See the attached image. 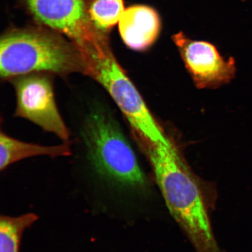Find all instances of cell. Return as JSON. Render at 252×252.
<instances>
[{"label":"cell","mask_w":252,"mask_h":252,"mask_svg":"<svg viewBox=\"0 0 252 252\" xmlns=\"http://www.w3.org/2000/svg\"><path fill=\"white\" fill-rule=\"evenodd\" d=\"M160 25L159 16L155 9L136 5L126 9L119 22V30L126 46L136 51H144L156 42Z\"/></svg>","instance_id":"obj_8"},{"label":"cell","mask_w":252,"mask_h":252,"mask_svg":"<svg viewBox=\"0 0 252 252\" xmlns=\"http://www.w3.org/2000/svg\"><path fill=\"white\" fill-rule=\"evenodd\" d=\"M125 11L124 0H91L88 6L91 21L104 33L119 23Z\"/></svg>","instance_id":"obj_11"},{"label":"cell","mask_w":252,"mask_h":252,"mask_svg":"<svg viewBox=\"0 0 252 252\" xmlns=\"http://www.w3.org/2000/svg\"><path fill=\"white\" fill-rule=\"evenodd\" d=\"M70 142H64L59 146H46L26 143L0 134V170L5 171L9 166L30 158L46 156L51 158L68 157L71 155Z\"/></svg>","instance_id":"obj_9"},{"label":"cell","mask_w":252,"mask_h":252,"mask_svg":"<svg viewBox=\"0 0 252 252\" xmlns=\"http://www.w3.org/2000/svg\"><path fill=\"white\" fill-rule=\"evenodd\" d=\"M83 57L76 46L55 33L39 29L9 31L0 41V75L11 80L33 73L66 76L85 75Z\"/></svg>","instance_id":"obj_3"},{"label":"cell","mask_w":252,"mask_h":252,"mask_svg":"<svg viewBox=\"0 0 252 252\" xmlns=\"http://www.w3.org/2000/svg\"><path fill=\"white\" fill-rule=\"evenodd\" d=\"M81 137L89 176L106 197L146 187V176L133 149L117 122L106 110L96 108L90 113Z\"/></svg>","instance_id":"obj_2"},{"label":"cell","mask_w":252,"mask_h":252,"mask_svg":"<svg viewBox=\"0 0 252 252\" xmlns=\"http://www.w3.org/2000/svg\"><path fill=\"white\" fill-rule=\"evenodd\" d=\"M39 217L29 213L23 215L0 217V252H20L24 232L34 224Z\"/></svg>","instance_id":"obj_10"},{"label":"cell","mask_w":252,"mask_h":252,"mask_svg":"<svg viewBox=\"0 0 252 252\" xmlns=\"http://www.w3.org/2000/svg\"><path fill=\"white\" fill-rule=\"evenodd\" d=\"M172 40L198 88L219 87L234 78V59L223 58L212 43L191 39L182 32L173 34Z\"/></svg>","instance_id":"obj_7"},{"label":"cell","mask_w":252,"mask_h":252,"mask_svg":"<svg viewBox=\"0 0 252 252\" xmlns=\"http://www.w3.org/2000/svg\"><path fill=\"white\" fill-rule=\"evenodd\" d=\"M171 215L196 252H223L214 235L196 178L174 145L141 141Z\"/></svg>","instance_id":"obj_1"},{"label":"cell","mask_w":252,"mask_h":252,"mask_svg":"<svg viewBox=\"0 0 252 252\" xmlns=\"http://www.w3.org/2000/svg\"><path fill=\"white\" fill-rule=\"evenodd\" d=\"M39 23L64 34L77 48L102 35L91 21L85 0H24Z\"/></svg>","instance_id":"obj_6"},{"label":"cell","mask_w":252,"mask_h":252,"mask_svg":"<svg viewBox=\"0 0 252 252\" xmlns=\"http://www.w3.org/2000/svg\"><path fill=\"white\" fill-rule=\"evenodd\" d=\"M242 1H245V0H242Z\"/></svg>","instance_id":"obj_12"},{"label":"cell","mask_w":252,"mask_h":252,"mask_svg":"<svg viewBox=\"0 0 252 252\" xmlns=\"http://www.w3.org/2000/svg\"><path fill=\"white\" fill-rule=\"evenodd\" d=\"M79 51L84 60L85 75L94 79L108 92L141 141L165 144L171 142L119 64L106 36Z\"/></svg>","instance_id":"obj_4"},{"label":"cell","mask_w":252,"mask_h":252,"mask_svg":"<svg viewBox=\"0 0 252 252\" xmlns=\"http://www.w3.org/2000/svg\"><path fill=\"white\" fill-rule=\"evenodd\" d=\"M11 81L17 97L15 117L28 120L63 141L69 142L70 131L57 106L50 77L45 73H33Z\"/></svg>","instance_id":"obj_5"}]
</instances>
